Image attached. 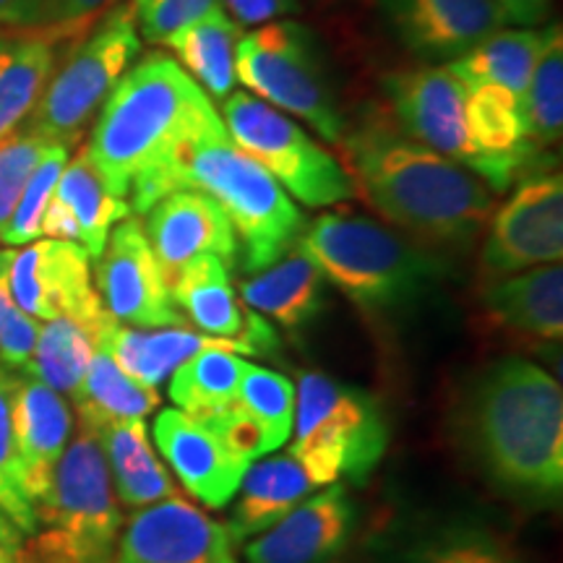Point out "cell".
Listing matches in <instances>:
<instances>
[{
    "instance_id": "cell-26",
    "label": "cell",
    "mask_w": 563,
    "mask_h": 563,
    "mask_svg": "<svg viewBox=\"0 0 563 563\" xmlns=\"http://www.w3.org/2000/svg\"><path fill=\"white\" fill-rule=\"evenodd\" d=\"M313 488L319 485L311 481L306 467L290 452L249 464L241 488H238L241 496H238L228 525L232 543H249L251 538L269 530L295 506L302 504V498Z\"/></svg>"
},
{
    "instance_id": "cell-49",
    "label": "cell",
    "mask_w": 563,
    "mask_h": 563,
    "mask_svg": "<svg viewBox=\"0 0 563 563\" xmlns=\"http://www.w3.org/2000/svg\"><path fill=\"white\" fill-rule=\"evenodd\" d=\"M506 563H517V561H514V559H509V561H506Z\"/></svg>"
},
{
    "instance_id": "cell-45",
    "label": "cell",
    "mask_w": 563,
    "mask_h": 563,
    "mask_svg": "<svg viewBox=\"0 0 563 563\" xmlns=\"http://www.w3.org/2000/svg\"><path fill=\"white\" fill-rule=\"evenodd\" d=\"M42 0H0V24L32 30L40 24Z\"/></svg>"
},
{
    "instance_id": "cell-38",
    "label": "cell",
    "mask_w": 563,
    "mask_h": 563,
    "mask_svg": "<svg viewBox=\"0 0 563 563\" xmlns=\"http://www.w3.org/2000/svg\"><path fill=\"white\" fill-rule=\"evenodd\" d=\"M51 144L53 141L42 139L32 129L13 131L11 136L0 139V235L16 209L26 180L32 178L34 167Z\"/></svg>"
},
{
    "instance_id": "cell-34",
    "label": "cell",
    "mask_w": 563,
    "mask_h": 563,
    "mask_svg": "<svg viewBox=\"0 0 563 563\" xmlns=\"http://www.w3.org/2000/svg\"><path fill=\"white\" fill-rule=\"evenodd\" d=\"M527 136L534 146L559 144L563 131V40L561 24L545 30L543 51L527 84L525 100Z\"/></svg>"
},
{
    "instance_id": "cell-29",
    "label": "cell",
    "mask_w": 563,
    "mask_h": 563,
    "mask_svg": "<svg viewBox=\"0 0 563 563\" xmlns=\"http://www.w3.org/2000/svg\"><path fill=\"white\" fill-rule=\"evenodd\" d=\"M243 32L228 11H211L196 24L180 30L167 42L180 58V66L196 84L207 89L211 100H228L235 87V51Z\"/></svg>"
},
{
    "instance_id": "cell-36",
    "label": "cell",
    "mask_w": 563,
    "mask_h": 563,
    "mask_svg": "<svg viewBox=\"0 0 563 563\" xmlns=\"http://www.w3.org/2000/svg\"><path fill=\"white\" fill-rule=\"evenodd\" d=\"M0 511L19 534L37 532V514L26 496L13 439V373L0 368Z\"/></svg>"
},
{
    "instance_id": "cell-35",
    "label": "cell",
    "mask_w": 563,
    "mask_h": 563,
    "mask_svg": "<svg viewBox=\"0 0 563 563\" xmlns=\"http://www.w3.org/2000/svg\"><path fill=\"white\" fill-rule=\"evenodd\" d=\"M235 402L262 428L272 452L290 439L295 422V386L287 376L243 361Z\"/></svg>"
},
{
    "instance_id": "cell-4",
    "label": "cell",
    "mask_w": 563,
    "mask_h": 563,
    "mask_svg": "<svg viewBox=\"0 0 563 563\" xmlns=\"http://www.w3.org/2000/svg\"><path fill=\"white\" fill-rule=\"evenodd\" d=\"M298 245L323 279L373 316L405 313L431 295L446 274V262L368 217L329 214L306 224Z\"/></svg>"
},
{
    "instance_id": "cell-27",
    "label": "cell",
    "mask_w": 563,
    "mask_h": 563,
    "mask_svg": "<svg viewBox=\"0 0 563 563\" xmlns=\"http://www.w3.org/2000/svg\"><path fill=\"white\" fill-rule=\"evenodd\" d=\"M327 279L300 245L241 285L243 302L253 313L269 316L285 329L308 327L323 308Z\"/></svg>"
},
{
    "instance_id": "cell-3",
    "label": "cell",
    "mask_w": 563,
    "mask_h": 563,
    "mask_svg": "<svg viewBox=\"0 0 563 563\" xmlns=\"http://www.w3.org/2000/svg\"><path fill=\"white\" fill-rule=\"evenodd\" d=\"M470 443L485 475L527 501H559L563 488V394L559 378L525 357H504L473 386Z\"/></svg>"
},
{
    "instance_id": "cell-30",
    "label": "cell",
    "mask_w": 563,
    "mask_h": 563,
    "mask_svg": "<svg viewBox=\"0 0 563 563\" xmlns=\"http://www.w3.org/2000/svg\"><path fill=\"white\" fill-rule=\"evenodd\" d=\"M53 45L40 32L0 37V139L11 136L37 108L55 68Z\"/></svg>"
},
{
    "instance_id": "cell-32",
    "label": "cell",
    "mask_w": 563,
    "mask_h": 563,
    "mask_svg": "<svg viewBox=\"0 0 563 563\" xmlns=\"http://www.w3.org/2000/svg\"><path fill=\"white\" fill-rule=\"evenodd\" d=\"M76 410L89 420H144L157 410L159 391L146 389L125 373L110 355L102 336L84 373L79 394L74 397Z\"/></svg>"
},
{
    "instance_id": "cell-24",
    "label": "cell",
    "mask_w": 563,
    "mask_h": 563,
    "mask_svg": "<svg viewBox=\"0 0 563 563\" xmlns=\"http://www.w3.org/2000/svg\"><path fill=\"white\" fill-rule=\"evenodd\" d=\"M102 342L108 344L115 363L129 373L133 382L146 389H159L170 373L186 363L188 357L199 355L203 350H224L232 355H256L251 344L243 340H224V336L196 334L188 329H133L115 321L110 316L102 327Z\"/></svg>"
},
{
    "instance_id": "cell-23",
    "label": "cell",
    "mask_w": 563,
    "mask_h": 563,
    "mask_svg": "<svg viewBox=\"0 0 563 563\" xmlns=\"http://www.w3.org/2000/svg\"><path fill=\"white\" fill-rule=\"evenodd\" d=\"M483 311L493 327L527 344H559L563 336L561 264L534 266L485 282Z\"/></svg>"
},
{
    "instance_id": "cell-48",
    "label": "cell",
    "mask_w": 563,
    "mask_h": 563,
    "mask_svg": "<svg viewBox=\"0 0 563 563\" xmlns=\"http://www.w3.org/2000/svg\"><path fill=\"white\" fill-rule=\"evenodd\" d=\"M0 534H5V538L13 540V543H21V534L16 532V527L3 517V511H0Z\"/></svg>"
},
{
    "instance_id": "cell-9",
    "label": "cell",
    "mask_w": 563,
    "mask_h": 563,
    "mask_svg": "<svg viewBox=\"0 0 563 563\" xmlns=\"http://www.w3.org/2000/svg\"><path fill=\"white\" fill-rule=\"evenodd\" d=\"M222 112L232 144L256 159L302 207L321 209L355 199L347 170L285 112L249 91H232L222 100Z\"/></svg>"
},
{
    "instance_id": "cell-28",
    "label": "cell",
    "mask_w": 563,
    "mask_h": 563,
    "mask_svg": "<svg viewBox=\"0 0 563 563\" xmlns=\"http://www.w3.org/2000/svg\"><path fill=\"white\" fill-rule=\"evenodd\" d=\"M545 30H498L449 63V70L464 87H501L511 91L519 102L525 100L527 84L543 51Z\"/></svg>"
},
{
    "instance_id": "cell-33",
    "label": "cell",
    "mask_w": 563,
    "mask_h": 563,
    "mask_svg": "<svg viewBox=\"0 0 563 563\" xmlns=\"http://www.w3.org/2000/svg\"><path fill=\"white\" fill-rule=\"evenodd\" d=\"M243 361L224 350H203L170 373V399L196 418H207L235 402Z\"/></svg>"
},
{
    "instance_id": "cell-19",
    "label": "cell",
    "mask_w": 563,
    "mask_h": 563,
    "mask_svg": "<svg viewBox=\"0 0 563 563\" xmlns=\"http://www.w3.org/2000/svg\"><path fill=\"white\" fill-rule=\"evenodd\" d=\"M355 530V506L342 485L295 506L285 519L251 538L245 563H329L347 545Z\"/></svg>"
},
{
    "instance_id": "cell-11",
    "label": "cell",
    "mask_w": 563,
    "mask_h": 563,
    "mask_svg": "<svg viewBox=\"0 0 563 563\" xmlns=\"http://www.w3.org/2000/svg\"><path fill=\"white\" fill-rule=\"evenodd\" d=\"M563 256V180L561 173L525 175L511 199L493 211L481 251L485 282L534 266L561 264Z\"/></svg>"
},
{
    "instance_id": "cell-20",
    "label": "cell",
    "mask_w": 563,
    "mask_h": 563,
    "mask_svg": "<svg viewBox=\"0 0 563 563\" xmlns=\"http://www.w3.org/2000/svg\"><path fill=\"white\" fill-rule=\"evenodd\" d=\"M129 214V201L104 186L87 146H81L76 157L63 167L53 199L42 217V235L81 245L91 262H97L108 245L112 228Z\"/></svg>"
},
{
    "instance_id": "cell-1",
    "label": "cell",
    "mask_w": 563,
    "mask_h": 563,
    "mask_svg": "<svg viewBox=\"0 0 563 563\" xmlns=\"http://www.w3.org/2000/svg\"><path fill=\"white\" fill-rule=\"evenodd\" d=\"M214 104L170 55L150 53L102 104L87 152L112 194L146 214L183 191V167L201 141L224 133Z\"/></svg>"
},
{
    "instance_id": "cell-21",
    "label": "cell",
    "mask_w": 563,
    "mask_h": 563,
    "mask_svg": "<svg viewBox=\"0 0 563 563\" xmlns=\"http://www.w3.org/2000/svg\"><path fill=\"white\" fill-rule=\"evenodd\" d=\"M74 426L76 418L63 394L30 373H13V439L32 506L51 488Z\"/></svg>"
},
{
    "instance_id": "cell-39",
    "label": "cell",
    "mask_w": 563,
    "mask_h": 563,
    "mask_svg": "<svg viewBox=\"0 0 563 563\" xmlns=\"http://www.w3.org/2000/svg\"><path fill=\"white\" fill-rule=\"evenodd\" d=\"M13 249L0 251V368L24 371L32 361L40 336V321L24 313L9 287V266Z\"/></svg>"
},
{
    "instance_id": "cell-12",
    "label": "cell",
    "mask_w": 563,
    "mask_h": 563,
    "mask_svg": "<svg viewBox=\"0 0 563 563\" xmlns=\"http://www.w3.org/2000/svg\"><path fill=\"white\" fill-rule=\"evenodd\" d=\"M97 287L104 311L125 327H183L170 285L136 220H123L112 228L108 245L97 258Z\"/></svg>"
},
{
    "instance_id": "cell-2",
    "label": "cell",
    "mask_w": 563,
    "mask_h": 563,
    "mask_svg": "<svg viewBox=\"0 0 563 563\" xmlns=\"http://www.w3.org/2000/svg\"><path fill=\"white\" fill-rule=\"evenodd\" d=\"M352 186L415 243L467 249L493 214L488 186L460 162L405 136L389 118H368L340 141Z\"/></svg>"
},
{
    "instance_id": "cell-6",
    "label": "cell",
    "mask_w": 563,
    "mask_h": 563,
    "mask_svg": "<svg viewBox=\"0 0 563 563\" xmlns=\"http://www.w3.org/2000/svg\"><path fill=\"white\" fill-rule=\"evenodd\" d=\"M183 188L209 194L235 230L245 272H262L300 241L306 220L269 173L238 150L228 131L191 152L183 167Z\"/></svg>"
},
{
    "instance_id": "cell-41",
    "label": "cell",
    "mask_w": 563,
    "mask_h": 563,
    "mask_svg": "<svg viewBox=\"0 0 563 563\" xmlns=\"http://www.w3.org/2000/svg\"><path fill=\"white\" fill-rule=\"evenodd\" d=\"M115 0H42L40 34L42 37L76 40L89 30L91 21L108 13Z\"/></svg>"
},
{
    "instance_id": "cell-13",
    "label": "cell",
    "mask_w": 563,
    "mask_h": 563,
    "mask_svg": "<svg viewBox=\"0 0 563 563\" xmlns=\"http://www.w3.org/2000/svg\"><path fill=\"white\" fill-rule=\"evenodd\" d=\"M89 262L81 245L53 238L13 251L9 266L13 300L37 321L74 316L91 327H102L110 313L91 285Z\"/></svg>"
},
{
    "instance_id": "cell-37",
    "label": "cell",
    "mask_w": 563,
    "mask_h": 563,
    "mask_svg": "<svg viewBox=\"0 0 563 563\" xmlns=\"http://www.w3.org/2000/svg\"><path fill=\"white\" fill-rule=\"evenodd\" d=\"M68 162V146L63 144H51L47 152L42 154L40 165L34 167L32 178L26 180L24 191H21V199L13 209L9 224H5L3 241L9 249L13 245H26L34 243L42 235V217H45L47 203H51L55 186H58V178Z\"/></svg>"
},
{
    "instance_id": "cell-10",
    "label": "cell",
    "mask_w": 563,
    "mask_h": 563,
    "mask_svg": "<svg viewBox=\"0 0 563 563\" xmlns=\"http://www.w3.org/2000/svg\"><path fill=\"white\" fill-rule=\"evenodd\" d=\"M139 51L133 5H115L104 13L102 24L76 45L66 66L47 81L32 112L30 129L53 144H76L84 125L102 110L118 81L129 74Z\"/></svg>"
},
{
    "instance_id": "cell-43",
    "label": "cell",
    "mask_w": 563,
    "mask_h": 563,
    "mask_svg": "<svg viewBox=\"0 0 563 563\" xmlns=\"http://www.w3.org/2000/svg\"><path fill=\"white\" fill-rule=\"evenodd\" d=\"M511 555L481 532H464L422 551L412 563H506Z\"/></svg>"
},
{
    "instance_id": "cell-14",
    "label": "cell",
    "mask_w": 563,
    "mask_h": 563,
    "mask_svg": "<svg viewBox=\"0 0 563 563\" xmlns=\"http://www.w3.org/2000/svg\"><path fill=\"white\" fill-rule=\"evenodd\" d=\"M391 112L407 136L428 150L475 170V146L467 131V87L446 66H420L384 79Z\"/></svg>"
},
{
    "instance_id": "cell-22",
    "label": "cell",
    "mask_w": 563,
    "mask_h": 563,
    "mask_svg": "<svg viewBox=\"0 0 563 563\" xmlns=\"http://www.w3.org/2000/svg\"><path fill=\"white\" fill-rule=\"evenodd\" d=\"M173 302L203 334L243 340L256 355H269L279 347L277 332L264 316L245 311L235 298L230 269L217 256H199L170 285Z\"/></svg>"
},
{
    "instance_id": "cell-42",
    "label": "cell",
    "mask_w": 563,
    "mask_h": 563,
    "mask_svg": "<svg viewBox=\"0 0 563 563\" xmlns=\"http://www.w3.org/2000/svg\"><path fill=\"white\" fill-rule=\"evenodd\" d=\"M201 420L207 422L211 431L220 435L224 446H228L235 456H241L243 462L251 464L253 460H258V456L272 452L269 441H266L262 428H258L256 422H253L249 415L238 407V402L228 405L220 412H211Z\"/></svg>"
},
{
    "instance_id": "cell-40",
    "label": "cell",
    "mask_w": 563,
    "mask_h": 563,
    "mask_svg": "<svg viewBox=\"0 0 563 563\" xmlns=\"http://www.w3.org/2000/svg\"><path fill=\"white\" fill-rule=\"evenodd\" d=\"M131 5L141 37L152 45H167L180 30L224 9L222 0H131Z\"/></svg>"
},
{
    "instance_id": "cell-16",
    "label": "cell",
    "mask_w": 563,
    "mask_h": 563,
    "mask_svg": "<svg viewBox=\"0 0 563 563\" xmlns=\"http://www.w3.org/2000/svg\"><path fill=\"white\" fill-rule=\"evenodd\" d=\"M146 241L162 266L167 285L199 256H217L232 272L241 258L235 230L209 194L183 188L146 211Z\"/></svg>"
},
{
    "instance_id": "cell-7",
    "label": "cell",
    "mask_w": 563,
    "mask_h": 563,
    "mask_svg": "<svg viewBox=\"0 0 563 563\" xmlns=\"http://www.w3.org/2000/svg\"><path fill=\"white\" fill-rule=\"evenodd\" d=\"M290 454L316 485L365 483L389 446L382 407L363 389L327 373H306L295 391Z\"/></svg>"
},
{
    "instance_id": "cell-44",
    "label": "cell",
    "mask_w": 563,
    "mask_h": 563,
    "mask_svg": "<svg viewBox=\"0 0 563 563\" xmlns=\"http://www.w3.org/2000/svg\"><path fill=\"white\" fill-rule=\"evenodd\" d=\"M222 5L241 26L266 24L298 11V0H222Z\"/></svg>"
},
{
    "instance_id": "cell-17",
    "label": "cell",
    "mask_w": 563,
    "mask_h": 563,
    "mask_svg": "<svg viewBox=\"0 0 563 563\" xmlns=\"http://www.w3.org/2000/svg\"><path fill=\"white\" fill-rule=\"evenodd\" d=\"M405 47L426 60H456L498 30H506L496 0H376Z\"/></svg>"
},
{
    "instance_id": "cell-47",
    "label": "cell",
    "mask_w": 563,
    "mask_h": 563,
    "mask_svg": "<svg viewBox=\"0 0 563 563\" xmlns=\"http://www.w3.org/2000/svg\"><path fill=\"white\" fill-rule=\"evenodd\" d=\"M21 543H13V540L0 534V563H16V551Z\"/></svg>"
},
{
    "instance_id": "cell-31",
    "label": "cell",
    "mask_w": 563,
    "mask_h": 563,
    "mask_svg": "<svg viewBox=\"0 0 563 563\" xmlns=\"http://www.w3.org/2000/svg\"><path fill=\"white\" fill-rule=\"evenodd\" d=\"M102 327H91V323L74 319V316H58V319L45 321L40 327L32 361L21 373H30L63 397L74 399L81 389L84 373H87L91 355H95Z\"/></svg>"
},
{
    "instance_id": "cell-18",
    "label": "cell",
    "mask_w": 563,
    "mask_h": 563,
    "mask_svg": "<svg viewBox=\"0 0 563 563\" xmlns=\"http://www.w3.org/2000/svg\"><path fill=\"white\" fill-rule=\"evenodd\" d=\"M154 441L162 456L170 462L183 488L191 493L196 501L209 509H224L230 501H235L249 462L232 454L201 418L183 412L178 407L162 410L154 420Z\"/></svg>"
},
{
    "instance_id": "cell-46",
    "label": "cell",
    "mask_w": 563,
    "mask_h": 563,
    "mask_svg": "<svg viewBox=\"0 0 563 563\" xmlns=\"http://www.w3.org/2000/svg\"><path fill=\"white\" fill-rule=\"evenodd\" d=\"M501 5L504 16L509 24L519 26H532L540 24L548 16V5L551 0H496Z\"/></svg>"
},
{
    "instance_id": "cell-25",
    "label": "cell",
    "mask_w": 563,
    "mask_h": 563,
    "mask_svg": "<svg viewBox=\"0 0 563 563\" xmlns=\"http://www.w3.org/2000/svg\"><path fill=\"white\" fill-rule=\"evenodd\" d=\"M89 422L100 433L112 488L118 493V504H123L131 511H139L165 501V498L180 496L165 464L154 454L144 420Z\"/></svg>"
},
{
    "instance_id": "cell-5",
    "label": "cell",
    "mask_w": 563,
    "mask_h": 563,
    "mask_svg": "<svg viewBox=\"0 0 563 563\" xmlns=\"http://www.w3.org/2000/svg\"><path fill=\"white\" fill-rule=\"evenodd\" d=\"M37 532L16 551V563H112L123 511L112 488L97 428L76 420L53 483L34 504Z\"/></svg>"
},
{
    "instance_id": "cell-15",
    "label": "cell",
    "mask_w": 563,
    "mask_h": 563,
    "mask_svg": "<svg viewBox=\"0 0 563 563\" xmlns=\"http://www.w3.org/2000/svg\"><path fill=\"white\" fill-rule=\"evenodd\" d=\"M112 563H241L228 527L183 496L139 509L123 527Z\"/></svg>"
},
{
    "instance_id": "cell-8",
    "label": "cell",
    "mask_w": 563,
    "mask_h": 563,
    "mask_svg": "<svg viewBox=\"0 0 563 563\" xmlns=\"http://www.w3.org/2000/svg\"><path fill=\"white\" fill-rule=\"evenodd\" d=\"M235 76L253 97L290 112L321 139L340 144L347 133L319 42L298 21H266L243 34L235 51Z\"/></svg>"
}]
</instances>
